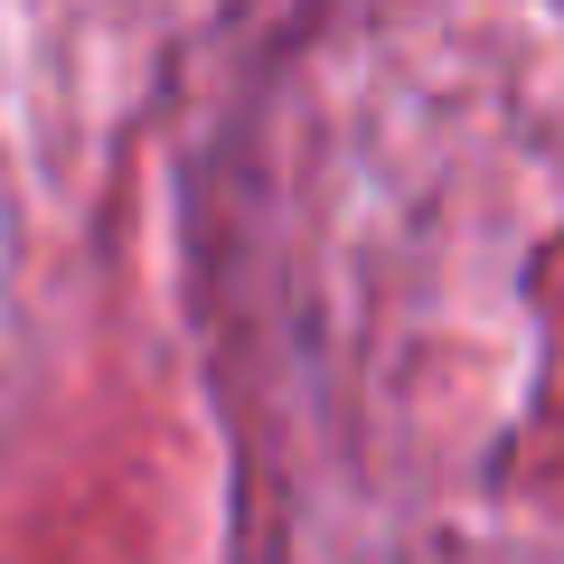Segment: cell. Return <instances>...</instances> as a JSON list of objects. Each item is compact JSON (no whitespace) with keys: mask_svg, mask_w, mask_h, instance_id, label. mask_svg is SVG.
<instances>
[]
</instances>
